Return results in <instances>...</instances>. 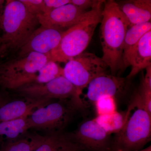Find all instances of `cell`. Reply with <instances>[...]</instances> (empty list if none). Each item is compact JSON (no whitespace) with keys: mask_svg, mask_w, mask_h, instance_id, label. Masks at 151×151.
<instances>
[{"mask_svg":"<svg viewBox=\"0 0 151 151\" xmlns=\"http://www.w3.org/2000/svg\"><path fill=\"white\" fill-rule=\"evenodd\" d=\"M100 38L103 55L102 59L115 76L123 71V47L129 22L113 0L105 1L102 12Z\"/></svg>","mask_w":151,"mask_h":151,"instance_id":"6da1fadb","label":"cell"},{"mask_svg":"<svg viewBox=\"0 0 151 151\" xmlns=\"http://www.w3.org/2000/svg\"><path fill=\"white\" fill-rule=\"evenodd\" d=\"M105 1L101 0L78 23L64 32L59 44L50 53L51 60L66 63L84 52L101 22Z\"/></svg>","mask_w":151,"mask_h":151,"instance_id":"7a4b0ae2","label":"cell"},{"mask_svg":"<svg viewBox=\"0 0 151 151\" xmlns=\"http://www.w3.org/2000/svg\"><path fill=\"white\" fill-rule=\"evenodd\" d=\"M0 38L7 49L19 50L39 27L37 17L29 12L20 0H8L0 19Z\"/></svg>","mask_w":151,"mask_h":151,"instance_id":"3957f363","label":"cell"},{"mask_svg":"<svg viewBox=\"0 0 151 151\" xmlns=\"http://www.w3.org/2000/svg\"><path fill=\"white\" fill-rule=\"evenodd\" d=\"M50 60V54L32 52L2 64L0 85L6 89L15 90L26 84L33 83L38 71Z\"/></svg>","mask_w":151,"mask_h":151,"instance_id":"277c9868","label":"cell"},{"mask_svg":"<svg viewBox=\"0 0 151 151\" xmlns=\"http://www.w3.org/2000/svg\"><path fill=\"white\" fill-rule=\"evenodd\" d=\"M136 108L113 139L112 151H137L150 141L151 116L142 108Z\"/></svg>","mask_w":151,"mask_h":151,"instance_id":"5b68a950","label":"cell"},{"mask_svg":"<svg viewBox=\"0 0 151 151\" xmlns=\"http://www.w3.org/2000/svg\"><path fill=\"white\" fill-rule=\"evenodd\" d=\"M78 110L69 100H59L37 108L28 117L29 129L48 133L61 132Z\"/></svg>","mask_w":151,"mask_h":151,"instance_id":"8992f818","label":"cell"},{"mask_svg":"<svg viewBox=\"0 0 151 151\" xmlns=\"http://www.w3.org/2000/svg\"><path fill=\"white\" fill-rule=\"evenodd\" d=\"M15 90L26 99L69 100L78 109H82L85 106L75 86L63 76L47 83L27 84Z\"/></svg>","mask_w":151,"mask_h":151,"instance_id":"52a82bcc","label":"cell"},{"mask_svg":"<svg viewBox=\"0 0 151 151\" xmlns=\"http://www.w3.org/2000/svg\"><path fill=\"white\" fill-rule=\"evenodd\" d=\"M108 67L102 58L90 52H83L65 63L63 76L75 86L81 96L90 81L105 74Z\"/></svg>","mask_w":151,"mask_h":151,"instance_id":"ba28073f","label":"cell"},{"mask_svg":"<svg viewBox=\"0 0 151 151\" xmlns=\"http://www.w3.org/2000/svg\"><path fill=\"white\" fill-rule=\"evenodd\" d=\"M72 134L76 140L89 151H112L113 139L93 119L81 124Z\"/></svg>","mask_w":151,"mask_h":151,"instance_id":"9c48e42d","label":"cell"},{"mask_svg":"<svg viewBox=\"0 0 151 151\" xmlns=\"http://www.w3.org/2000/svg\"><path fill=\"white\" fill-rule=\"evenodd\" d=\"M87 12L69 3L37 17L40 25L65 31L80 22Z\"/></svg>","mask_w":151,"mask_h":151,"instance_id":"30bf717a","label":"cell"},{"mask_svg":"<svg viewBox=\"0 0 151 151\" xmlns=\"http://www.w3.org/2000/svg\"><path fill=\"white\" fill-rule=\"evenodd\" d=\"M64 32L40 25L20 49L19 58L32 52L49 54L59 44Z\"/></svg>","mask_w":151,"mask_h":151,"instance_id":"8fae6325","label":"cell"},{"mask_svg":"<svg viewBox=\"0 0 151 151\" xmlns=\"http://www.w3.org/2000/svg\"><path fill=\"white\" fill-rule=\"evenodd\" d=\"M127 78L107 73L97 76L87 86L85 98L89 103H94L104 96L116 97L124 92L127 87Z\"/></svg>","mask_w":151,"mask_h":151,"instance_id":"7c38bea8","label":"cell"},{"mask_svg":"<svg viewBox=\"0 0 151 151\" xmlns=\"http://www.w3.org/2000/svg\"><path fill=\"white\" fill-rule=\"evenodd\" d=\"M151 65V30L146 33L123 59V71L129 66L131 71L126 78L131 79Z\"/></svg>","mask_w":151,"mask_h":151,"instance_id":"4fadbf2b","label":"cell"},{"mask_svg":"<svg viewBox=\"0 0 151 151\" xmlns=\"http://www.w3.org/2000/svg\"><path fill=\"white\" fill-rule=\"evenodd\" d=\"M50 100H11L0 108V122L27 118L37 108L51 103Z\"/></svg>","mask_w":151,"mask_h":151,"instance_id":"5bb4252c","label":"cell"},{"mask_svg":"<svg viewBox=\"0 0 151 151\" xmlns=\"http://www.w3.org/2000/svg\"><path fill=\"white\" fill-rule=\"evenodd\" d=\"M72 133L61 131L44 135L43 140L35 151H83Z\"/></svg>","mask_w":151,"mask_h":151,"instance_id":"9a60e30c","label":"cell"},{"mask_svg":"<svg viewBox=\"0 0 151 151\" xmlns=\"http://www.w3.org/2000/svg\"><path fill=\"white\" fill-rule=\"evenodd\" d=\"M116 3L129 22V27L151 21V0H128Z\"/></svg>","mask_w":151,"mask_h":151,"instance_id":"2e32d148","label":"cell"},{"mask_svg":"<svg viewBox=\"0 0 151 151\" xmlns=\"http://www.w3.org/2000/svg\"><path fill=\"white\" fill-rule=\"evenodd\" d=\"M27 118L0 122V142L15 140L26 134L30 129Z\"/></svg>","mask_w":151,"mask_h":151,"instance_id":"e0dca14e","label":"cell"},{"mask_svg":"<svg viewBox=\"0 0 151 151\" xmlns=\"http://www.w3.org/2000/svg\"><path fill=\"white\" fill-rule=\"evenodd\" d=\"M132 110V108L129 106L126 112L116 111L111 114L97 116L94 120L109 134H116L123 129Z\"/></svg>","mask_w":151,"mask_h":151,"instance_id":"ac0fdd59","label":"cell"},{"mask_svg":"<svg viewBox=\"0 0 151 151\" xmlns=\"http://www.w3.org/2000/svg\"><path fill=\"white\" fill-rule=\"evenodd\" d=\"M43 136L26 134L16 140L3 143L0 151H35L42 142Z\"/></svg>","mask_w":151,"mask_h":151,"instance_id":"d6986e66","label":"cell"},{"mask_svg":"<svg viewBox=\"0 0 151 151\" xmlns=\"http://www.w3.org/2000/svg\"><path fill=\"white\" fill-rule=\"evenodd\" d=\"M150 30L151 21L134 25L128 28L123 44L122 60L143 35Z\"/></svg>","mask_w":151,"mask_h":151,"instance_id":"ffe728a7","label":"cell"},{"mask_svg":"<svg viewBox=\"0 0 151 151\" xmlns=\"http://www.w3.org/2000/svg\"><path fill=\"white\" fill-rule=\"evenodd\" d=\"M63 69L57 63L50 60L38 71L33 83H47L63 76Z\"/></svg>","mask_w":151,"mask_h":151,"instance_id":"44dd1931","label":"cell"},{"mask_svg":"<svg viewBox=\"0 0 151 151\" xmlns=\"http://www.w3.org/2000/svg\"><path fill=\"white\" fill-rule=\"evenodd\" d=\"M129 106L133 109L142 108L151 116V87L145 83L143 78L139 89L135 93Z\"/></svg>","mask_w":151,"mask_h":151,"instance_id":"7402d4cb","label":"cell"},{"mask_svg":"<svg viewBox=\"0 0 151 151\" xmlns=\"http://www.w3.org/2000/svg\"><path fill=\"white\" fill-rule=\"evenodd\" d=\"M97 116L111 114L117 111L116 98L112 96H104L94 103Z\"/></svg>","mask_w":151,"mask_h":151,"instance_id":"603a6c76","label":"cell"},{"mask_svg":"<svg viewBox=\"0 0 151 151\" xmlns=\"http://www.w3.org/2000/svg\"><path fill=\"white\" fill-rule=\"evenodd\" d=\"M30 13L37 16L44 14V0H20Z\"/></svg>","mask_w":151,"mask_h":151,"instance_id":"cb8c5ba5","label":"cell"},{"mask_svg":"<svg viewBox=\"0 0 151 151\" xmlns=\"http://www.w3.org/2000/svg\"><path fill=\"white\" fill-rule=\"evenodd\" d=\"M70 2V0H44V14L49 12L58 8L69 4Z\"/></svg>","mask_w":151,"mask_h":151,"instance_id":"d4e9b609","label":"cell"},{"mask_svg":"<svg viewBox=\"0 0 151 151\" xmlns=\"http://www.w3.org/2000/svg\"><path fill=\"white\" fill-rule=\"evenodd\" d=\"M101 1V0H70V3L83 10L86 11V9H92L96 6Z\"/></svg>","mask_w":151,"mask_h":151,"instance_id":"484cf974","label":"cell"},{"mask_svg":"<svg viewBox=\"0 0 151 151\" xmlns=\"http://www.w3.org/2000/svg\"><path fill=\"white\" fill-rule=\"evenodd\" d=\"M146 73L143 79L144 82L147 85L151 87V65L146 68Z\"/></svg>","mask_w":151,"mask_h":151,"instance_id":"4316f807","label":"cell"},{"mask_svg":"<svg viewBox=\"0 0 151 151\" xmlns=\"http://www.w3.org/2000/svg\"><path fill=\"white\" fill-rule=\"evenodd\" d=\"M10 100L8 97L0 93V108Z\"/></svg>","mask_w":151,"mask_h":151,"instance_id":"83f0119b","label":"cell"},{"mask_svg":"<svg viewBox=\"0 0 151 151\" xmlns=\"http://www.w3.org/2000/svg\"><path fill=\"white\" fill-rule=\"evenodd\" d=\"M7 49L5 45L3 43L0 38V56L3 54H4L6 51Z\"/></svg>","mask_w":151,"mask_h":151,"instance_id":"f1b7e54d","label":"cell"},{"mask_svg":"<svg viewBox=\"0 0 151 151\" xmlns=\"http://www.w3.org/2000/svg\"><path fill=\"white\" fill-rule=\"evenodd\" d=\"M137 151H151V146H150L146 148L142 149V150Z\"/></svg>","mask_w":151,"mask_h":151,"instance_id":"f546056e","label":"cell"},{"mask_svg":"<svg viewBox=\"0 0 151 151\" xmlns=\"http://www.w3.org/2000/svg\"><path fill=\"white\" fill-rule=\"evenodd\" d=\"M4 3V1L0 0V9H1V7L2 6Z\"/></svg>","mask_w":151,"mask_h":151,"instance_id":"4dcf8cb0","label":"cell"},{"mask_svg":"<svg viewBox=\"0 0 151 151\" xmlns=\"http://www.w3.org/2000/svg\"><path fill=\"white\" fill-rule=\"evenodd\" d=\"M2 64H0V68H1V65Z\"/></svg>","mask_w":151,"mask_h":151,"instance_id":"1f68e13d","label":"cell"}]
</instances>
